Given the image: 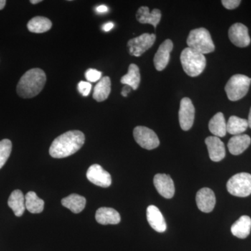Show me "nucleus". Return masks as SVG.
<instances>
[{
	"mask_svg": "<svg viewBox=\"0 0 251 251\" xmlns=\"http://www.w3.org/2000/svg\"><path fill=\"white\" fill-rule=\"evenodd\" d=\"M25 198V207L31 214H39L44 209V201L33 191L28 192Z\"/></svg>",
	"mask_w": 251,
	"mask_h": 251,
	"instance_id": "nucleus-28",
	"label": "nucleus"
},
{
	"mask_svg": "<svg viewBox=\"0 0 251 251\" xmlns=\"http://www.w3.org/2000/svg\"><path fill=\"white\" fill-rule=\"evenodd\" d=\"M196 199L198 209L202 212L209 213L214 209L216 196L210 188H201L196 194Z\"/></svg>",
	"mask_w": 251,
	"mask_h": 251,
	"instance_id": "nucleus-14",
	"label": "nucleus"
},
{
	"mask_svg": "<svg viewBox=\"0 0 251 251\" xmlns=\"http://www.w3.org/2000/svg\"><path fill=\"white\" fill-rule=\"evenodd\" d=\"M228 36L231 42L239 48H245L250 45L251 38L247 26L242 23L232 25L228 31Z\"/></svg>",
	"mask_w": 251,
	"mask_h": 251,
	"instance_id": "nucleus-11",
	"label": "nucleus"
},
{
	"mask_svg": "<svg viewBox=\"0 0 251 251\" xmlns=\"http://www.w3.org/2000/svg\"><path fill=\"white\" fill-rule=\"evenodd\" d=\"M41 0H31L30 2L31 4H38V3L41 2Z\"/></svg>",
	"mask_w": 251,
	"mask_h": 251,
	"instance_id": "nucleus-38",
	"label": "nucleus"
},
{
	"mask_svg": "<svg viewBox=\"0 0 251 251\" xmlns=\"http://www.w3.org/2000/svg\"><path fill=\"white\" fill-rule=\"evenodd\" d=\"M111 92V80L110 77H102L100 81L94 87L93 98L98 102L104 101L108 98Z\"/></svg>",
	"mask_w": 251,
	"mask_h": 251,
	"instance_id": "nucleus-23",
	"label": "nucleus"
},
{
	"mask_svg": "<svg viewBox=\"0 0 251 251\" xmlns=\"http://www.w3.org/2000/svg\"><path fill=\"white\" fill-rule=\"evenodd\" d=\"M133 137L136 143L145 150H152L160 145L159 139L155 132L148 127L141 126L135 127Z\"/></svg>",
	"mask_w": 251,
	"mask_h": 251,
	"instance_id": "nucleus-7",
	"label": "nucleus"
},
{
	"mask_svg": "<svg viewBox=\"0 0 251 251\" xmlns=\"http://www.w3.org/2000/svg\"><path fill=\"white\" fill-rule=\"evenodd\" d=\"M8 205L14 211L15 215L22 216L25 210V198L22 191L15 190L11 193L8 200Z\"/></svg>",
	"mask_w": 251,
	"mask_h": 251,
	"instance_id": "nucleus-20",
	"label": "nucleus"
},
{
	"mask_svg": "<svg viewBox=\"0 0 251 251\" xmlns=\"http://www.w3.org/2000/svg\"><path fill=\"white\" fill-rule=\"evenodd\" d=\"M131 87H129V86L126 85L125 87H124L123 90H122V95L123 97H126L128 94L129 93L130 90H131Z\"/></svg>",
	"mask_w": 251,
	"mask_h": 251,
	"instance_id": "nucleus-35",
	"label": "nucleus"
},
{
	"mask_svg": "<svg viewBox=\"0 0 251 251\" xmlns=\"http://www.w3.org/2000/svg\"><path fill=\"white\" fill-rule=\"evenodd\" d=\"M12 150V143L9 139H4L0 141V169L4 166L9 159Z\"/></svg>",
	"mask_w": 251,
	"mask_h": 251,
	"instance_id": "nucleus-29",
	"label": "nucleus"
},
{
	"mask_svg": "<svg viewBox=\"0 0 251 251\" xmlns=\"http://www.w3.org/2000/svg\"><path fill=\"white\" fill-rule=\"evenodd\" d=\"M249 124L245 119L231 116L227 123V132L231 135H241L247 130Z\"/></svg>",
	"mask_w": 251,
	"mask_h": 251,
	"instance_id": "nucleus-27",
	"label": "nucleus"
},
{
	"mask_svg": "<svg viewBox=\"0 0 251 251\" xmlns=\"http://www.w3.org/2000/svg\"><path fill=\"white\" fill-rule=\"evenodd\" d=\"M251 78L247 75L237 74L232 75L225 87L227 98L232 101H237L244 98L249 92Z\"/></svg>",
	"mask_w": 251,
	"mask_h": 251,
	"instance_id": "nucleus-5",
	"label": "nucleus"
},
{
	"mask_svg": "<svg viewBox=\"0 0 251 251\" xmlns=\"http://www.w3.org/2000/svg\"><path fill=\"white\" fill-rule=\"evenodd\" d=\"M87 178L92 184L100 187L108 188L112 184L111 175L100 165L91 166L87 172Z\"/></svg>",
	"mask_w": 251,
	"mask_h": 251,
	"instance_id": "nucleus-10",
	"label": "nucleus"
},
{
	"mask_svg": "<svg viewBox=\"0 0 251 251\" xmlns=\"http://www.w3.org/2000/svg\"><path fill=\"white\" fill-rule=\"evenodd\" d=\"M121 83L129 86L133 90L138 88L140 83V74L139 67L136 64H130L128 73L121 78Z\"/></svg>",
	"mask_w": 251,
	"mask_h": 251,
	"instance_id": "nucleus-25",
	"label": "nucleus"
},
{
	"mask_svg": "<svg viewBox=\"0 0 251 251\" xmlns=\"http://www.w3.org/2000/svg\"><path fill=\"white\" fill-rule=\"evenodd\" d=\"M222 4L227 9H234L241 4L240 0H223Z\"/></svg>",
	"mask_w": 251,
	"mask_h": 251,
	"instance_id": "nucleus-32",
	"label": "nucleus"
},
{
	"mask_svg": "<svg viewBox=\"0 0 251 251\" xmlns=\"http://www.w3.org/2000/svg\"><path fill=\"white\" fill-rule=\"evenodd\" d=\"M205 143L211 161L219 162L224 159L226 156V148L224 143L219 138L216 136L207 137Z\"/></svg>",
	"mask_w": 251,
	"mask_h": 251,
	"instance_id": "nucleus-15",
	"label": "nucleus"
},
{
	"mask_svg": "<svg viewBox=\"0 0 251 251\" xmlns=\"http://www.w3.org/2000/svg\"><path fill=\"white\" fill-rule=\"evenodd\" d=\"M251 139L248 135H234L227 143L229 151L232 155L242 154L250 146Z\"/></svg>",
	"mask_w": 251,
	"mask_h": 251,
	"instance_id": "nucleus-18",
	"label": "nucleus"
},
{
	"mask_svg": "<svg viewBox=\"0 0 251 251\" xmlns=\"http://www.w3.org/2000/svg\"><path fill=\"white\" fill-rule=\"evenodd\" d=\"M52 25V22L49 18L43 16H36L31 18L27 23V29L31 32L40 34L50 30Z\"/></svg>",
	"mask_w": 251,
	"mask_h": 251,
	"instance_id": "nucleus-26",
	"label": "nucleus"
},
{
	"mask_svg": "<svg viewBox=\"0 0 251 251\" xmlns=\"http://www.w3.org/2000/svg\"><path fill=\"white\" fill-rule=\"evenodd\" d=\"M77 90L83 97H87L92 90V85L89 82L80 81L77 85Z\"/></svg>",
	"mask_w": 251,
	"mask_h": 251,
	"instance_id": "nucleus-31",
	"label": "nucleus"
},
{
	"mask_svg": "<svg viewBox=\"0 0 251 251\" xmlns=\"http://www.w3.org/2000/svg\"><path fill=\"white\" fill-rule=\"evenodd\" d=\"M6 3V1L5 0H0V10L4 9Z\"/></svg>",
	"mask_w": 251,
	"mask_h": 251,
	"instance_id": "nucleus-36",
	"label": "nucleus"
},
{
	"mask_svg": "<svg viewBox=\"0 0 251 251\" xmlns=\"http://www.w3.org/2000/svg\"><path fill=\"white\" fill-rule=\"evenodd\" d=\"M195 119L194 105L191 99L185 97L181 99L179 111V120L181 129L188 130L192 128Z\"/></svg>",
	"mask_w": 251,
	"mask_h": 251,
	"instance_id": "nucleus-9",
	"label": "nucleus"
},
{
	"mask_svg": "<svg viewBox=\"0 0 251 251\" xmlns=\"http://www.w3.org/2000/svg\"><path fill=\"white\" fill-rule=\"evenodd\" d=\"M180 59L183 69L189 76H198L205 69L206 61L204 54L189 48H186L181 52Z\"/></svg>",
	"mask_w": 251,
	"mask_h": 251,
	"instance_id": "nucleus-3",
	"label": "nucleus"
},
{
	"mask_svg": "<svg viewBox=\"0 0 251 251\" xmlns=\"http://www.w3.org/2000/svg\"><path fill=\"white\" fill-rule=\"evenodd\" d=\"M114 27V24L113 23L110 22L106 23V24L104 25L103 26V27H102V29H103V30L104 31H109L110 30H111L112 28Z\"/></svg>",
	"mask_w": 251,
	"mask_h": 251,
	"instance_id": "nucleus-34",
	"label": "nucleus"
},
{
	"mask_svg": "<svg viewBox=\"0 0 251 251\" xmlns=\"http://www.w3.org/2000/svg\"><path fill=\"white\" fill-rule=\"evenodd\" d=\"M187 45L189 49L202 54L210 53L215 50L210 33L203 27L191 31L188 36Z\"/></svg>",
	"mask_w": 251,
	"mask_h": 251,
	"instance_id": "nucleus-4",
	"label": "nucleus"
},
{
	"mask_svg": "<svg viewBox=\"0 0 251 251\" xmlns=\"http://www.w3.org/2000/svg\"><path fill=\"white\" fill-rule=\"evenodd\" d=\"M96 220L101 225H116L121 221L118 211L112 208L100 207L96 212Z\"/></svg>",
	"mask_w": 251,
	"mask_h": 251,
	"instance_id": "nucleus-19",
	"label": "nucleus"
},
{
	"mask_svg": "<svg viewBox=\"0 0 251 251\" xmlns=\"http://www.w3.org/2000/svg\"><path fill=\"white\" fill-rule=\"evenodd\" d=\"M46 82L45 72L41 69H31L20 79L17 93L23 99H31L40 93Z\"/></svg>",
	"mask_w": 251,
	"mask_h": 251,
	"instance_id": "nucleus-2",
	"label": "nucleus"
},
{
	"mask_svg": "<svg viewBox=\"0 0 251 251\" xmlns=\"http://www.w3.org/2000/svg\"><path fill=\"white\" fill-rule=\"evenodd\" d=\"M96 10H97V12L100 13V14L107 12V11H108V7H107L106 6H105V5H100V6H99Z\"/></svg>",
	"mask_w": 251,
	"mask_h": 251,
	"instance_id": "nucleus-33",
	"label": "nucleus"
},
{
	"mask_svg": "<svg viewBox=\"0 0 251 251\" xmlns=\"http://www.w3.org/2000/svg\"><path fill=\"white\" fill-rule=\"evenodd\" d=\"M251 219L249 216H242L236 221L232 227L231 232L236 237L245 239L251 233Z\"/></svg>",
	"mask_w": 251,
	"mask_h": 251,
	"instance_id": "nucleus-21",
	"label": "nucleus"
},
{
	"mask_svg": "<svg viewBox=\"0 0 251 251\" xmlns=\"http://www.w3.org/2000/svg\"><path fill=\"white\" fill-rule=\"evenodd\" d=\"M156 36L154 34L145 33L138 37L128 41V50L130 55L140 57L148 50L152 47Z\"/></svg>",
	"mask_w": 251,
	"mask_h": 251,
	"instance_id": "nucleus-8",
	"label": "nucleus"
},
{
	"mask_svg": "<svg viewBox=\"0 0 251 251\" xmlns=\"http://www.w3.org/2000/svg\"><path fill=\"white\" fill-rule=\"evenodd\" d=\"M229 193L237 197L246 198L251 194V175L238 173L232 176L227 183Z\"/></svg>",
	"mask_w": 251,
	"mask_h": 251,
	"instance_id": "nucleus-6",
	"label": "nucleus"
},
{
	"mask_svg": "<svg viewBox=\"0 0 251 251\" xmlns=\"http://www.w3.org/2000/svg\"><path fill=\"white\" fill-rule=\"evenodd\" d=\"M85 137L80 130H69L59 135L50 147V155L54 158H64L76 153L85 143Z\"/></svg>",
	"mask_w": 251,
	"mask_h": 251,
	"instance_id": "nucleus-1",
	"label": "nucleus"
},
{
	"mask_svg": "<svg viewBox=\"0 0 251 251\" xmlns=\"http://www.w3.org/2000/svg\"><path fill=\"white\" fill-rule=\"evenodd\" d=\"M248 124H249V127L251 128V108L250 109V112H249V119H248Z\"/></svg>",
	"mask_w": 251,
	"mask_h": 251,
	"instance_id": "nucleus-37",
	"label": "nucleus"
},
{
	"mask_svg": "<svg viewBox=\"0 0 251 251\" xmlns=\"http://www.w3.org/2000/svg\"><path fill=\"white\" fill-rule=\"evenodd\" d=\"M62 204L74 214H79L85 209L86 199L80 195L74 193L67 198H63Z\"/></svg>",
	"mask_w": 251,
	"mask_h": 251,
	"instance_id": "nucleus-24",
	"label": "nucleus"
},
{
	"mask_svg": "<svg viewBox=\"0 0 251 251\" xmlns=\"http://www.w3.org/2000/svg\"><path fill=\"white\" fill-rule=\"evenodd\" d=\"M173 49V43L171 39H167L160 45L155 54L153 63L156 70L161 72L166 69L169 63L170 56Z\"/></svg>",
	"mask_w": 251,
	"mask_h": 251,
	"instance_id": "nucleus-13",
	"label": "nucleus"
},
{
	"mask_svg": "<svg viewBox=\"0 0 251 251\" xmlns=\"http://www.w3.org/2000/svg\"><path fill=\"white\" fill-rule=\"evenodd\" d=\"M147 219L149 224L158 232H164L167 229L166 220L159 209L154 205L149 206L147 209Z\"/></svg>",
	"mask_w": 251,
	"mask_h": 251,
	"instance_id": "nucleus-16",
	"label": "nucleus"
},
{
	"mask_svg": "<svg viewBox=\"0 0 251 251\" xmlns=\"http://www.w3.org/2000/svg\"><path fill=\"white\" fill-rule=\"evenodd\" d=\"M102 73L96 70V69H90L85 73V77L89 82H97L101 79Z\"/></svg>",
	"mask_w": 251,
	"mask_h": 251,
	"instance_id": "nucleus-30",
	"label": "nucleus"
},
{
	"mask_svg": "<svg viewBox=\"0 0 251 251\" xmlns=\"http://www.w3.org/2000/svg\"><path fill=\"white\" fill-rule=\"evenodd\" d=\"M136 18L142 24H151L156 28L161 18V12L159 9H154L151 13L147 6H141L136 13Z\"/></svg>",
	"mask_w": 251,
	"mask_h": 251,
	"instance_id": "nucleus-17",
	"label": "nucleus"
},
{
	"mask_svg": "<svg viewBox=\"0 0 251 251\" xmlns=\"http://www.w3.org/2000/svg\"><path fill=\"white\" fill-rule=\"evenodd\" d=\"M209 129L214 136L218 138L226 136L227 133V123L222 112H218L211 119L209 123Z\"/></svg>",
	"mask_w": 251,
	"mask_h": 251,
	"instance_id": "nucleus-22",
	"label": "nucleus"
},
{
	"mask_svg": "<svg viewBox=\"0 0 251 251\" xmlns=\"http://www.w3.org/2000/svg\"><path fill=\"white\" fill-rule=\"evenodd\" d=\"M153 184L158 193L166 199H171L174 196L175 189L173 180L170 175L157 174L153 178Z\"/></svg>",
	"mask_w": 251,
	"mask_h": 251,
	"instance_id": "nucleus-12",
	"label": "nucleus"
}]
</instances>
